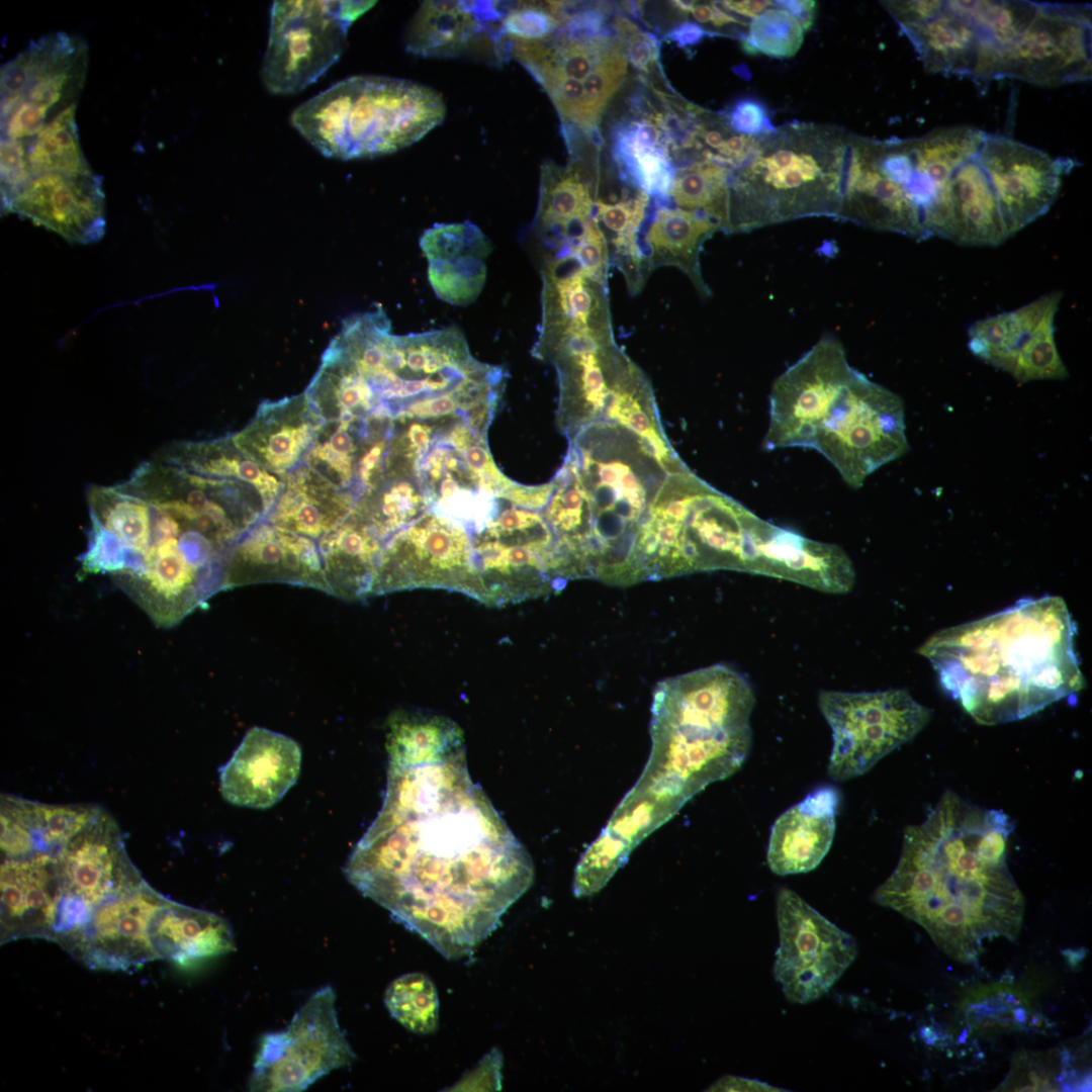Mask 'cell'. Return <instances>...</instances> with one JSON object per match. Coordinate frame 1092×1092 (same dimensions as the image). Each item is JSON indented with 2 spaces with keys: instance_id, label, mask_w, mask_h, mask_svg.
I'll return each instance as SVG.
<instances>
[{
  "instance_id": "cell-8",
  "label": "cell",
  "mask_w": 1092,
  "mask_h": 1092,
  "mask_svg": "<svg viewBox=\"0 0 1092 1092\" xmlns=\"http://www.w3.org/2000/svg\"><path fill=\"white\" fill-rule=\"evenodd\" d=\"M852 132L792 123L751 136L729 169L726 233L806 216H839Z\"/></svg>"
},
{
  "instance_id": "cell-6",
  "label": "cell",
  "mask_w": 1092,
  "mask_h": 1092,
  "mask_svg": "<svg viewBox=\"0 0 1092 1092\" xmlns=\"http://www.w3.org/2000/svg\"><path fill=\"white\" fill-rule=\"evenodd\" d=\"M638 554L645 580L726 569L828 592L842 568L837 545L760 519L687 465L668 476L651 505Z\"/></svg>"
},
{
  "instance_id": "cell-10",
  "label": "cell",
  "mask_w": 1092,
  "mask_h": 1092,
  "mask_svg": "<svg viewBox=\"0 0 1092 1092\" xmlns=\"http://www.w3.org/2000/svg\"><path fill=\"white\" fill-rule=\"evenodd\" d=\"M477 600L489 606L561 590L572 579L544 510L512 505L473 539Z\"/></svg>"
},
{
  "instance_id": "cell-1",
  "label": "cell",
  "mask_w": 1092,
  "mask_h": 1092,
  "mask_svg": "<svg viewBox=\"0 0 1092 1092\" xmlns=\"http://www.w3.org/2000/svg\"><path fill=\"white\" fill-rule=\"evenodd\" d=\"M386 750L382 806L345 876L443 957L464 958L531 887L532 858L472 781L451 719L397 710Z\"/></svg>"
},
{
  "instance_id": "cell-42",
  "label": "cell",
  "mask_w": 1092,
  "mask_h": 1092,
  "mask_svg": "<svg viewBox=\"0 0 1092 1092\" xmlns=\"http://www.w3.org/2000/svg\"><path fill=\"white\" fill-rule=\"evenodd\" d=\"M804 30L789 12L769 8L749 23L748 32L742 38L747 54H763L772 58H791L800 50Z\"/></svg>"
},
{
  "instance_id": "cell-29",
  "label": "cell",
  "mask_w": 1092,
  "mask_h": 1092,
  "mask_svg": "<svg viewBox=\"0 0 1092 1092\" xmlns=\"http://www.w3.org/2000/svg\"><path fill=\"white\" fill-rule=\"evenodd\" d=\"M504 13L505 4L498 1H424L406 28L405 50L452 59L490 44L496 56Z\"/></svg>"
},
{
  "instance_id": "cell-45",
  "label": "cell",
  "mask_w": 1092,
  "mask_h": 1092,
  "mask_svg": "<svg viewBox=\"0 0 1092 1092\" xmlns=\"http://www.w3.org/2000/svg\"><path fill=\"white\" fill-rule=\"evenodd\" d=\"M724 115L730 128L739 134L757 136L777 128L764 104L752 97L736 100Z\"/></svg>"
},
{
  "instance_id": "cell-4",
  "label": "cell",
  "mask_w": 1092,
  "mask_h": 1092,
  "mask_svg": "<svg viewBox=\"0 0 1092 1092\" xmlns=\"http://www.w3.org/2000/svg\"><path fill=\"white\" fill-rule=\"evenodd\" d=\"M1076 631L1062 598L1021 599L934 633L918 653L977 723L997 725L1025 719L1084 688Z\"/></svg>"
},
{
  "instance_id": "cell-14",
  "label": "cell",
  "mask_w": 1092,
  "mask_h": 1092,
  "mask_svg": "<svg viewBox=\"0 0 1092 1092\" xmlns=\"http://www.w3.org/2000/svg\"><path fill=\"white\" fill-rule=\"evenodd\" d=\"M331 986L313 993L288 1026L262 1037L249 1081L250 1091L298 1092L356 1059L336 1011Z\"/></svg>"
},
{
  "instance_id": "cell-16",
  "label": "cell",
  "mask_w": 1092,
  "mask_h": 1092,
  "mask_svg": "<svg viewBox=\"0 0 1092 1092\" xmlns=\"http://www.w3.org/2000/svg\"><path fill=\"white\" fill-rule=\"evenodd\" d=\"M416 587L457 590L476 600L478 596L472 536L434 511L386 543L372 596Z\"/></svg>"
},
{
  "instance_id": "cell-23",
  "label": "cell",
  "mask_w": 1092,
  "mask_h": 1092,
  "mask_svg": "<svg viewBox=\"0 0 1092 1092\" xmlns=\"http://www.w3.org/2000/svg\"><path fill=\"white\" fill-rule=\"evenodd\" d=\"M883 5L927 72L975 79L980 39L960 1H885Z\"/></svg>"
},
{
  "instance_id": "cell-5",
  "label": "cell",
  "mask_w": 1092,
  "mask_h": 1092,
  "mask_svg": "<svg viewBox=\"0 0 1092 1092\" xmlns=\"http://www.w3.org/2000/svg\"><path fill=\"white\" fill-rule=\"evenodd\" d=\"M567 439L544 515L575 579L644 581L641 529L668 476L686 464L619 423L594 422Z\"/></svg>"
},
{
  "instance_id": "cell-34",
  "label": "cell",
  "mask_w": 1092,
  "mask_h": 1092,
  "mask_svg": "<svg viewBox=\"0 0 1092 1092\" xmlns=\"http://www.w3.org/2000/svg\"><path fill=\"white\" fill-rule=\"evenodd\" d=\"M612 155L622 180L646 192L655 205H671L675 168L667 136L654 120L639 115L616 122Z\"/></svg>"
},
{
  "instance_id": "cell-43",
  "label": "cell",
  "mask_w": 1092,
  "mask_h": 1092,
  "mask_svg": "<svg viewBox=\"0 0 1092 1092\" xmlns=\"http://www.w3.org/2000/svg\"><path fill=\"white\" fill-rule=\"evenodd\" d=\"M559 26L560 21L553 13L550 1L517 2L505 4L500 34L513 39L538 40L553 34Z\"/></svg>"
},
{
  "instance_id": "cell-28",
  "label": "cell",
  "mask_w": 1092,
  "mask_h": 1092,
  "mask_svg": "<svg viewBox=\"0 0 1092 1092\" xmlns=\"http://www.w3.org/2000/svg\"><path fill=\"white\" fill-rule=\"evenodd\" d=\"M268 581L309 586L330 594L315 542L263 520L236 546L225 589Z\"/></svg>"
},
{
  "instance_id": "cell-47",
  "label": "cell",
  "mask_w": 1092,
  "mask_h": 1092,
  "mask_svg": "<svg viewBox=\"0 0 1092 1092\" xmlns=\"http://www.w3.org/2000/svg\"><path fill=\"white\" fill-rule=\"evenodd\" d=\"M719 35V33L704 29L693 21H682L672 27L666 34L665 39L674 42L679 48L698 44L706 36Z\"/></svg>"
},
{
  "instance_id": "cell-38",
  "label": "cell",
  "mask_w": 1092,
  "mask_h": 1092,
  "mask_svg": "<svg viewBox=\"0 0 1092 1092\" xmlns=\"http://www.w3.org/2000/svg\"><path fill=\"white\" fill-rule=\"evenodd\" d=\"M75 111L76 104H73L37 135L24 141L32 178L48 173L80 174L93 171L81 149Z\"/></svg>"
},
{
  "instance_id": "cell-35",
  "label": "cell",
  "mask_w": 1092,
  "mask_h": 1092,
  "mask_svg": "<svg viewBox=\"0 0 1092 1092\" xmlns=\"http://www.w3.org/2000/svg\"><path fill=\"white\" fill-rule=\"evenodd\" d=\"M718 231H722L720 224L704 213L652 202L644 228V245L652 269L676 267L690 278L701 297H710L712 291L702 276L700 254L706 240Z\"/></svg>"
},
{
  "instance_id": "cell-41",
  "label": "cell",
  "mask_w": 1092,
  "mask_h": 1092,
  "mask_svg": "<svg viewBox=\"0 0 1092 1092\" xmlns=\"http://www.w3.org/2000/svg\"><path fill=\"white\" fill-rule=\"evenodd\" d=\"M628 59L623 44L616 37L600 56L592 72L581 81L585 110L592 132L601 145L599 125L602 115L627 75Z\"/></svg>"
},
{
  "instance_id": "cell-26",
  "label": "cell",
  "mask_w": 1092,
  "mask_h": 1092,
  "mask_svg": "<svg viewBox=\"0 0 1092 1092\" xmlns=\"http://www.w3.org/2000/svg\"><path fill=\"white\" fill-rule=\"evenodd\" d=\"M838 218L916 240L928 239L922 216L880 165L872 139L854 134Z\"/></svg>"
},
{
  "instance_id": "cell-46",
  "label": "cell",
  "mask_w": 1092,
  "mask_h": 1092,
  "mask_svg": "<svg viewBox=\"0 0 1092 1092\" xmlns=\"http://www.w3.org/2000/svg\"><path fill=\"white\" fill-rule=\"evenodd\" d=\"M500 1072L502 1056L496 1050H492L477 1067L453 1086V1090H498L502 1086Z\"/></svg>"
},
{
  "instance_id": "cell-36",
  "label": "cell",
  "mask_w": 1092,
  "mask_h": 1092,
  "mask_svg": "<svg viewBox=\"0 0 1092 1092\" xmlns=\"http://www.w3.org/2000/svg\"><path fill=\"white\" fill-rule=\"evenodd\" d=\"M152 939L159 960L179 965L235 949L234 932L224 918L170 899L154 919Z\"/></svg>"
},
{
  "instance_id": "cell-9",
  "label": "cell",
  "mask_w": 1092,
  "mask_h": 1092,
  "mask_svg": "<svg viewBox=\"0 0 1092 1092\" xmlns=\"http://www.w3.org/2000/svg\"><path fill=\"white\" fill-rule=\"evenodd\" d=\"M440 94L421 84L383 76L346 78L300 104L295 129L326 157L374 158L401 150L441 124Z\"/></svg>"
},
{
  "instance_id": "cell-19",
  "label": "cell",
  "mask_w": 1092,
  "mask_h": 1092,
  "mask_svg": "<svg viewBox=\"0 0 1092 1092\" xmlns=\"http://www.w3.org/2000/svg\"><path fill=\"white\" fill-rule=\"evenodd\" d=\"M1061 298V292L1053 291L1015 310L974 323L970 350L1021 382L1066 378L1054 327Z\"/></svg>"
},
{
  "instance_id": "cell-7",
  "label": "cell",
  "mask_w": 1092,
  "mask_h": 1092,
  "mask_svg": "<svg viewBox=\"0 0 1092 1092\" xmlns=\"http://www.w3.org/2000/svg\"><path fill=\"white\" fill-rule=\"evenodd\" d=\"M762 445L814 449L858 488L909 450L904 404L854 369L839 340L823 337L774 381Z\"/></svg>"
},
{
  "instance_id": "cell-50",
  "label": "cell",
  "mask_w": 1092,
  "mask_h": 1092,
  "mask_svg": "<svg viewBox=\"0 0 1092 1092\" xmlns=\"http://www.w3.org/2000/svg\"><path fill=\"white\" fill-rule=\"evenodd\" d=\"M690 13L700 23H711L714 16V2L710 4H696L694 3Z\"/></svg>"
},
{
  "instance_id": "cell-40",
  "label": "cell",
  "mask_w": 1092,
  "mask_h": 1092,
  "mask_svg": "<svg viewBox=\"0 0 1092 1092\" xmlns=\"http://www.w3.org/2000/svg\"><path fill=\"white\" fill-rule=\"evenodd\" d=\"M384 1003L390 1015L407 1030L418 1034L436 1031L439 998L433 981L422 973L394 979L386 988Z\"/></svg>"
},
{
  "instance_id": "cell-49",
  "label": "cell",
  "mask_w": 1092,
  "mask_h": 1092,
  "mask_svg": "<svg viewBox=\"0 0 1092 1092\" xmlns=\"http://www.w3.org/2000/svg\"><path fill=\"white\" fill-rule=\"evenodd\" d=\"M719 5L728 12H734L746 17L755 18L769 7H774V1L744 0V1H718Z\"/></svg>"
},
{
  "instance_id": "cell-13",
  "label": "cell",
  "mask_w": 1092,
  "mask_h": 1092,
  "mask_svg": "<svg viewBox=\"0 0 1092 1092\" xmlns=\"http://www.w3.org/2000/svg\"><path fill=\"white\" fill-rule=\"evenodd\" d=\"M819 709L832 730L828 776L836 782L869 771L912 740L931 712L904 689L847 693L820 691Z\"/></svg>"
},
{
  "instance_id": "cell-22",
  "label": "cell",
  "mask_w": 1092,
  "mask_h": 1092,
  "mask_svg": "<svg viewBox=\"0 0 1092 1092\" xmlns=\"http://www.w3.org/2000/svg\"><path fill=\"white\" fill-rule=\"evenodd\" d=\"M13 212L75 244H93L105 233L102 178L94 171L33 177L12 200Z\"/></svg>"
},
{
  "instance_id": "cell-25",
  "label": "cell",
  "mask_w": 1092,
  "mask_h": 1092,
  "mask_svg": "<svg viewBox=\"0 0 1092 1092\" xmlns=\"http://www.w3.org/2000/svg\"><path fill=\"white\" fill-rule=\"evenodd\" d=\"M599 174L578 156L565 166L541 167L537 210L525 240L531 256L542 255L578 239L594 217Z\"/></svg>"
},
{
  "instance_id": "cell-39",
  "label": "cell",
  "mask_w": 1092,
  "mask_h": 1092,
  "mask_svg": "<svg viewBox=\"0 0 1092 1092\" xmlns=\"http://www.w3.org/2000/svg\"><path fill=\"white\" fill-rule=\"evenodd\" d=\"M729 169L697 161L675 168L669 199L671 205L704 213L725 232L727 222Z\"/></svg>"
},
{
  "instance_id": "cell-17",
  "label": "cell",
  "mask_w": 1092,
  "mask_h": 1092,
  "mask_svg": "<svg viewBox=\"0 0 1092 1092\" xmlns=\"http://www.w3.org/2000/svg\"><path fill=\"white\" fill-rule=\"evenodd\" d=\"M776 912L779 947L775 979L789 1002L817 1000L853 963L856 942L789 888L780 889Z\"/></svg>"
},
{
  "instance_id": "cell-24",
  "label": "cell",
  "mask_w": 1092,
  "mask_h": 1092,
  "mask_svg": "<svg viewBox=\"0 0 1092 1092\" xmlns=\"http://www.w3.org/2000/svg\"><path fill=\"white\" fill-rule=\"evenodd\" d=\"M300 766L301 749L295 740L253 727L220 769L221 795L237 806L269 808L296 783Z\"/></svg>"
},
{
  "instance_id": "cell-2",
  "label": "cell",
  "mask_w": 1092,
  "mask_h": 1092,
  "mask_svg": "<svg viewBox=\"0 0 1092 1092\" xmlns=\"http://www.w3.org/2000/svg\"><path fill=\"white\" fill-rule=\"evenodd\" d=\"M1013 827L1003 811L945 792L922 822L905 829L898 863L875 902L920 925L962 963L996 938L1016 940L1024 898L1007 864Z\"/></svg>"
},
{
  "instance_id": "cell-44",
  "label": "cell",
  "mask_w": 1092,
  "mask_h": 1092,
  "mask_svg": "<svg viewBox=\"0 0 1092 1092\" xmlns=\"http://www.w3.org/2000/svg\"><path fill=\"white\" fill-rule=\"evenodd\" d=\"M613 26L628 61L636 70L646 77L660 71V44L655 34L639 28L631 19L621 14L615 16Z\"/></svg>"
},
{
  "instance_id": "cell-48",
  "label": "cell",
  "mask_w": 1092,
  "mask_h": 1092,
  "mask_svg": "<svg viewBox=\"0 0 1092 1092\" xmlns=\"http://www.w3.org/2000/svg\"><path fill=\"white\" fill-rule=\"evenodd\" d=\"M774 7L783 9L793 15L805 31L809 30L813 25L817 3L808 0L774 1Z\"/></svg>"
},
{
  "instance_id": "cell-15",
  "label": "cell",
  "mask_w": 1092,
  "mask_h": 1092,
  "mask_svg": "<svg viewBox=\"0 0 1092 1092\" xmlns=\"http://www.w3.org/2000/svg\"><path fill=\"white\" fill-rule=\"evenodd\" d=\"M56 862L61 900L53 942L60 945L81 931L99 906L145 881L105 811L56 853Z\"/></svg>"
},
{
  "instance_id": "cell-3",
  "label": "cell",
  "mask_w": 1092,
  "mask_h": 1092,
  "mask_svg": "<svg viewBox=\"0 0 1092 1092\" xmlns=\"http://www.w3.org/2000/svg\"><path fill=\"white\" fill-rule=\"evenodd\" d=\"M169 486L167 497L130 494L103 534L104 573L165 627L225 589L236 546L262 518L261 506L244 488L208 493L184 481Z\"/></svg>"
},
{
  "instance_id": "cell-27",
  "label": "cell",
  "mask_w": 1092,
  "mask_h": 1092,
  "mask_svg": "<svg viewBox=\"0 0 1092 1092\" xmlns=\"http://www.w3.org/2000/svg\"><path fill=\"white\" fill-rule=\"evenodd\" d=\"M1 943L23 938L54 940L61 888L56 855L2 857Z\"/></svg>"
},
{
  "instance_id": "cell-20",
  "label": "cell",
  "mask_w": 1092,
  "mask_h": 1092,
  "mask_svg": "<svg viewBox=\"0 0 1092 1092\" xmlns=\"http://www.w3.org/2000/svg\"><path fill=\"white\" fill-rule=\"evenodd\" d=\"M168 901L143 881L99 906L86 926L61 946L94 970L125 971L159 960L153 922Z\"/></svg>"
},
{
  "instance_id": "cell-37",
  "label": "cell",
  "mask_w": 1092,
  "mask_h": 1092,
  "mask_svg": "<svg viewBox=\"0 0 1092 1092\" xmlns=\"http://www.w3.org/2000/svg\"><path fill=\"white\" fill-rule=\"evenodd\" d=\"M976 154L953 171L949 181L948 240L961 245L997 246L1010 235Z\"/></svg>"
},
{
  "instance_id": "cell-12",
  "label": "cell",
  "mask_w": 1092,
  "mask_h": 1092,
  "mask_svg": "<svg viewBox=\"0 0 1092 1092\" xmlns=\"http://www.w3.org/2000/svg\"><path fill=\"white\" fill-rule=\"evenodd\" d=\"M375 1H274L260 74L268 91L297 93L340 59L348 29Z\"/></svg>"
},
{
  "instance_id": "cell-33",
  "label": "cell",
  "mask_w": 1092,
  "mask_h": 1092,
  "mask_svg": "<svg viewBox=\"0 0 1092 1092\" xmlns=\"http://www.w3.org/2000/svg\"><path fill=\"white\" fill-rule=\"evenodd\" d=\"M313 423L304 394L263 402L248 426L233 437L259 464L285 479L310 445Z\"/></svg>"
},
{
  "instance_id": "cell-21",
  "label": "cell",
  "mask_w": 1092,
  "mask_h": 1092,
  "mask_svg": "<svg viewBox=\"0 0 1092 1092\" xmlns=\"http://www.w3.org/2000/svg\"><path fill=\"white\" fill-rule=\"evenodd\" d=\"M976 159L984 170L1014 235L1043 215L1055 202L1073 161L1054 158L1005 135L986 133Z\"/></svg>"
},
{
  "instance_id": "cell-11",
  "label": "cell",
  "mask_w": 1092,
  "mask_h": 1092,
  "mask_svg": "<svg viewBox=\"0 0 1092 1092\" xmlns=\"http://www.w3.org/2000/svg\"><path fill=\"white\" fill-rule=\"evenodd\" d=\"M88 47L63 31L32 40L1 67V139L26 141L76 104L88 67Z\"/></svg>"
},
{
  "instance_id": "cell-31",
  "label": "cell",
  "mask_w": 1092,
  "mask_h": 1092,
  "mask_svg": "<svg viewBox=\"0 0 1092 1092\" xmlns=\"http://www.w3.org/2000/svg\"><path fill=\"white\" fill-rule=\"evenodd\" d=\"M838 803L837 790L822 787L778 817L766 853L772 873H807L819 866L834 838Z\"/></svg>"
},
{
  "instance_id": "cell-32",
  "label": "cell",
  "mask_w": 1092,
  "mask_h": 1092,
  "mask_svg": "<svg viewBox=\"0 0 1092 1092\" xmlns=\"http://www.w3.org/2000/svg\"><path fill=\"white\" fill-rule=\"evenodd\" d=\"M101 811L92 804H47L2 795L0 844L13 855H56Z\"/></svg>"
},
{
  "instance_id": "cell-30",
  "label": "cell",
  "mask_w": 1092,
  "mask_h": 1092,
  "mask_svg": "<svg viewBox=\"0 0 1092 1092\" xmlns=\"http://www.w3.org/2000/svg\"><path fill=\"white\" fill-rule=\"evenodd\" d=\"M428 279L436 295L454 305L473 302L486 279L492 245L471 221L435 223L420 239Z\"/></svg>"
},
{
  "instance_id": "cell-18",
  "label": "cell",
  "mask_w": 1092,
  "mask_h": 1092,
  "mask_svg": "<svg viewBox=\"0 0 1092 1092\" xmlns=\"http://www.w3.org/2000/svg\"><path fill=\"white\" fill-rule=\"evenodd\" d=\"M1039 86L1091 78V5L1038 2L1035 14L1006 53L998 78Z\"/></svg>"
}]
</instances>
